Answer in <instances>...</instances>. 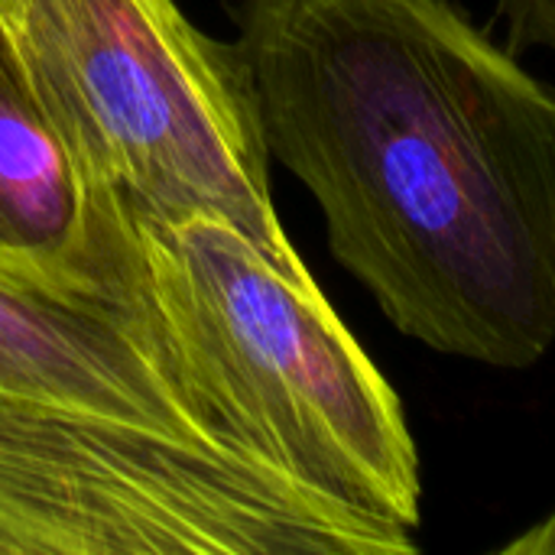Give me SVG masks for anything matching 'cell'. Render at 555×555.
<instances>
[{
  "label": "cell",
  "mask_w": 555,
  "mask_h": 555,
  "mask_svg": "<svg viewBox=\"0 0 555 555\" xmlns=\"http://www.w3.org/2000/svg\"><path fill=\"white\" fill-rule=\"evenodd\" d=\"M270 159L406 338L501 371L555 345V91L452 0H234Z\"/></svg>",
  "instance_id": "obj_1"
},
{
  "label": "cell",
  "mask_w": 555,
  "mask_h": 555,
  "mask_svg": "<svg viewBox=\"0 0 555 555\" xmlns=\"http://www.w3.org/2000/svg\"><path fill=\"white\" fill-rule=\"evenodd\" d=\"M267 465L195 390L143 293L0 270V555H413Z\"/></svg>",
  "instance_id": "obj_2"
},
{
  "label": "cell",
  "mask_w": 555,
  "mask_h": 555,
  "mask_svg": "<svg viewBox=\"0 0 555 555\" xmlns=\"http://www.w3.org/2000/svg\"><path fill=\"white\" fill-rule=\"evenodd\" d=\"M130 228L153 319L231 429L299 488L413 533L423 478L403 403L312 273L218 218Z\"/></svg>",
  "instance_id": "obj_3"
},
{
  "label": "cell",
  "mask_w": 555,
  "mask_h": 555,
  "mask_svg": "<svg viewBox=\"0 0 555 555\" xmlns=\"http://www.w3.org/2000/svg\"><path fill=\"white\" fill-rule=\"evenodd\" d=\"M36 88L91 185L130 221L218 218L309 273L270 195V153L234 42L176 0H10Z\"/></svg>",
  "instance_id": "obj_4"
},
{
  "label": "cell",
  "mask_w": 555,
  "mask_h": 555,
  "mask_svg": "<svg viewBox=\"0 0 555 555\" xmlns=\"http://www.w3.org/2000/svg\"><path fill=\"white\" fill-rule=\"evenodd\" d=\"M0 270L68 293L130 296L140 254L124 208L88 179L0 10Z\"/></svg>",
  "instance_id": "obj_5"
},
{
  "label": "cell",
  "mask_w": 555,
  "mask_h": 555,
  "mask_svg": "<svg viewBox=\"0 0 555 555\" xmlns=\"http://www.w3.org/2000/svg\"><path fill=\"white\" fill-rule=\"evenodd\" d=\"M498 13L507 23L511 52H555V0H498Z\"/></svg>",
  "instance_id": "obj_6"
},
{
  "label": "cell",
  "mask_w": 555,
  "mask_h": 555,
  "mask_svg": "<svg viewBox=\"0 0 555 555\" xmlns=\"http://www.w3.org/2000/svg\"><path fill=\"white\" fill-rule=\"evenodd\" d=\"M498 553L504 555H555V514H550L543 524L530 527L520 540H511Z\"/></svg>",
  "instance_id": "obj_7"
},
{
  "label": "cell",
  "mask_w": 555,
  "mask_h": 555,
  "mask_svg": "<svg viewBox=\"0 0 555 555\" xmlns=\"http://www.w3.org/2000/svg\"><path fill=\"white\" fill-rule=\"evenodd\" d=\"M7 3H10V0H0V10H7Z\"/></svg>",
  "instance_id": "obj_8"
}]
</instances>
